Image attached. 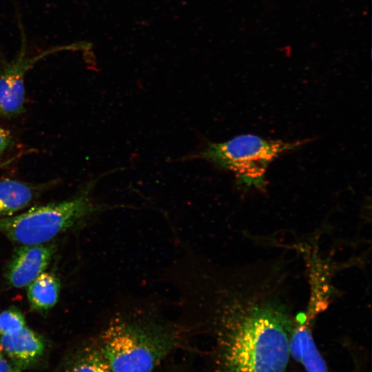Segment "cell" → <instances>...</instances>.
Listing matches in <instances>:
<instances>
[{
	"mask_svg": "<svg viewBox=\"0 0 372 372\" xmlns=\"http://www.w3.org/2000/svg\"><path fill=\"white\" fill-rule=\"evenodd\" d=\"M223 372H285L295 304L252 287L231 290L211 307Z\"/></svg>",
	"mask_w": 372,
	"mask_h": 372,
	"instance_id": "cell-1",
	"label": "cell"
},
{
	"mask_svg": "<svg viewBox=\"0 0 372 372\" xmlns=\"http://www.w3.org/2000/svg\"><path fill=\"white\" fill-rule=\"evenodd\" d=\"M178 338L174 326L145 310L113 318L97 341L111 372H152Z\"/></svg>",
	"mask_w": 372,
	"mask_h": 372,
	"instance_id": "cell-2",
	"label": "cell"
},
{
	"mask_svg": "<svg viewBox=\"0 0 372 372\" xmlns=\"http://www.w3.org/2000/svg\"><path fill=\"white\" fill-rule=\"evenodd\" d=\"M96 180L72 198L0 218V233L21 245L45 244L105 209L91 196Z\"/></svg>",
	"mask_w": 372,
	"mask_h": 372,
	"instance_id": "cell-3",
	"label": "cell"
},
{
	"mask_svg": "<svg viewBox=\"0 0 372 372\" xmlns=\"http://www.w3.org/2000/svg\"><path fill=\"white\" fill-rule=\"evenodd\" d=\"M304 141L269 140L253 134L240 135L222 143H209L206 147L183 159H203L233 172L237 184L245 188L264 189L265 172L276 158L296 149Z\"/></svg>",
	"mask_w": 372,
	"mask_h": 372,
	"instance_id": "cell-4",
	"label": "cell"
},
{
	"mask_svg": "<svg viewBox=\"0 0 372 372\" xmlns=\"http://www.w3.org/2000/svg\"><path fill=\"white\" fill-rule=\"evenodd\" d=\"M18 23L21 32L20 49L12 60H2L0 65V116L7 118L24 111L25 76L38 61L52 54L79 50L82 46L81 43L54 46L35 56H28L23 27L19 20Z\"/></svg>",
	"mask_w": 372,
	"mask_h": 372,
	"instance_id": "cell-5",
	"label": "cell"
},
{
	"mask_svg": "<svg viewBox=\"0 0 372 372\" xmlns=\"http://www.w3.org/2000/svg\"><path fill=\"white\" fill-rule=\"evenodd\" d=\"M54 253L50 244L21 245L13 254L6 271L9 284L15 288L28 287L49 265Z\"/></svg>",
	"mask_w": 372,
	"mask_h": 372,
	"instance_id": "cell-6",
	"label": "cell"
},
{
	"mask_svg": "<svg viewBox=\"0 0 372 372\" xmlns=\"http://www.w3.org/2000/svg\"><path fill=\"white\" fill-rule=\"evenodd\" d=\"M46 349L43 338L26 325L16 333L0 336V349L20 369L35 365Z\"/></svg>",
	"mask_w": 372,
	"mask_h": 372,
	"instance_id": "cell-7",
	"label": "cell"
},
{
	"mask_svg": "<svg viewBox=\"0 0 372 372\" xmlns=\"http://www.w3.org/2000/svg\"><path fill=\"white\" fill-rule=\"evenodd\" d=\"M290 355L300 363L307 372H328L326 362L320 355L311 331L301 318L296 320L289 343Z\"/></svg>",
	"mask_w": 372,
	"mask_h": 372,
	"instance_id": "cell-8",
	"label": "cell"
},
{
	"mask_svg": "<svg viewBox=\"0 0 372 372\" xmlns=\"http://www.w3.org/2000/svg\"><path fill=\"white\" fill-rule=\"evenodd\" d=\"M46 187L13 179L0 180V218L26 208Z\"/></svg>",
	"mask_w": 372,
	"mask_h": 372,
	"instance_id": "cell-9",
	"label": "cell"
},
{
	"mask_svg": "<svg viewBox=\"0 0 372 372\" xmlns=\"http://www.w3.org/2000/svg\"><path fill=\"white\" fill-rule=\"evenodd\" d=\"M57 372H111L98 342L78 349L64 361Z\"/></svg>",
	"mask_w": 372,
	"mask_h": 372,
	"instance_id": "cell-10",
	"label": "cell"
},
{
	"mask_svg": "<svg viewBox=\"0 0 372 372\" xmlns=\"http://www.w3.org/2000/svg\"><path fill=\"white\" fill-rule=\"evenodd\" d=\"M27 287L28 300L34 310L45 311L56 304L60 292V282L52 273H42Z\"/></svg>",
	"mask_w": 372,
	"mask_h": 372,
	"instance_id": "cell-11",
	"label": "cell"
},
{
	"mask_svg": "<svg viewBox=\"0 0 372 372\" xmlns=\"http://www.w3.org/2000/svg\"><path fill=\"white\" fill-rule=\"evenodd\" d=\"M25 326L23 313L12 307L0 313V336L14 334Z\"/></svg>",
	"mask_w": 372,
	"mask_h": 372,
	"instance_id": "cell-12",
	"label": "cell"
},
{
	"mask_svg": "<svg viewBox=\"0 0 372 372\" xmlns=\"http://www.w3.org/2000/svg\"><path fill=\"white\" fill-rule=\"evenodd\" d=\"M12 136L6 129L0 126V154L3 152L11 144Z\"/></svg>",
	"mask_w": 372,
	"mask_h": 372,
	"instance_id": "cell-13",
	"label": "cell"
},
{
	"mask_svg": "<svg viewBox=\"0 0 372 372\" xmlns=\"http://www.w3.org/2000/svg\"><path fill=\"white\" fill-rule=\"evenodd\" d=\"M21 369L3 355L0 356V372H21Z\"/></svg>",
	"mask_w": 372,
	"mask_h": 372,
	"instance_id": "cell-14",
	"label": "cell"
},
{
	"mask_svg": "<svg viewBox=\"0 0 372 372\" xmlns=\"http://www.w3.org/2000/svg\"><path fill=\"white\" fill-rule=\"evenodd\" d=\"M1 353H2V352H1V349H0V356L3 355Z\"/></svg>",
	"mask_w": 372,
	"mask_h": 372,
	"instance_id": "cell-15",
	"label": "cell"
}]
</instances>
